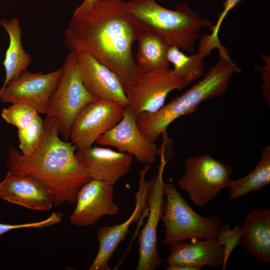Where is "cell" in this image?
<instances>
[{"instance_id":"cell-1","label":"cell","mask_w":270,"mask_h":270,"mask_svg":"<svg viewBox=\"0 0 270 270\" xmlns=\"http://www.w3.org/2000/svg\"><path fill=\"white\" fill-rule=\"evenodd\" d=\"M124 0H96L90 6L74 10L64 32L70 50L86 52L111 70L126 93L144 73L132 52L140 32L124 10Z\"/></svg>"},{"instance_id":"cell-2","label":"cell","mask_w":270,"mask_h":270,"mask_svg":"<svg viewBox=\"0 0 270 270\" xmlns=\"http://www.w3.org/2000/svg\"><path fill=\"white\" fill-rule=\"evenodd\" d=\"M56 120L47 116L42 135L35 146L24 154L10 147L6 166L10 170L28 175L46 186L54 206L75 204L78 193L92 180L76 156V148L58 136Z\"/></svg>"},{"instance_id":"cell-3","label":"cell","mask_w":270,"mask_h":270,"mask_svg":"<svg viewBox=\"0 0 270 270\" xmlns=\"http://www.w3.org/2000/svg\"><path fill=\"white\" fill-rule=\"evenodd\" d=\"M217 48L218 60L199 82L158 111L136 116L138 128L148 140L155 143L174 120L194 112L203 102L226 92L232 76L240 72V69L232 61L224 46L220 44Z\"/></svg>"},{"instance_id":"cell-4","label":"cell","mask_w":270,"mask_h":270,"mask_svg":"<svg viewBox=\"0 0 270 270\" xmlns=\"http://www.w3.org/2000/svg\"><path fill=\"white\" fill-rule=\"evenodd\" d=\"M124 10L140 33L150 32L166 39L170 45L192 53L195 43L200 38V30L214 24L199 16L186 3L167 9L155 0L124 1Z\"/></svg>"},{"instance_id":"cell-5","label":"cell","mask_w":270,"mask_h":270,"mask_svg":"<svg viewBox=\"0 0 270 270\" xmlns=\"http://www.w3.org/2000/svg\"><path fill=\"white\" fill-rule=\"evenodd\" d=\"M166 196L162 220L166 234L162 243L170 246L187 240H212L218 238L224 226L216 216L204 217L196 213L186 202L171 182H163Z\"/></svg>"},{"instance_id":"cell-6","label":"cell","mask_w":270,"mask_h":270,"mask_svg":"<svg viewBox=\"0 0 270 270\" xmlns=\"http://www.w3.org/2000/svg\"><path fill=\"white\" fill-rule=\"evenodd\" d=\"M58 84L48 102L47 116L55 118L58 132L68 141L72 122L86 104L98 99L85 88L80 74L77 52L70 50L64 62Z\"/></svg>"},{"instance_id":"cell-7","label":"cell","mask_w":270,"mask_h":270,"mask_svg":"<svg viewBox=\"0 0 270 270\" xmlns=\"http://www.w3.org/2000/svg\"><path fill=\"white\" fill-rule=\"evenodd\" d=\"M232 170L231 166L208 154L188 157L184 160V173L178 185L194 204L203 207L226 188Z\"/></svg>"},{"instance_id":"cell-8","label":"cell","mask_w":270,"mask_h":270,"mask_svg":"<svg viewBox=\"0 0 270 270\" xmlns=\"http://www.w3.org/2000/svg\"><path fill=\"white\" fill-rule=\"evenodd\" d=\"M122 104L96 99L84 106L75 117L70 129V142L76 150L88 148L122 118Z\"/></svg>"},{"instance_id":"cell-9","label":"cell","mask_w":270,"mask_h":270,"mask_svg":"<svg viewBox=\"0 0 270 270\" xmlns=\"http://www.w3.org/2000/svg\"><path fill=\"white\" fill-rule=\"evenodd\" d=\"M158 174L148 181L147 220L138 235V260L136 270H154L161 264L157 243L158 224L164 204L162 176L168 160L160 158Z\"/></svg>"},{"instance_id":"cell-10","label":"cell","mask_w":270,"mask_h":270,"mask_svg":"<svg viewBox=\"0 0 270 270\" xmlns=\"http://www.w3.org/2000/svg\"><path fill=\"white\" fill-rule=\"evenodd\" d=\"M62 72V68L48 74L32 73L26 70L18 78L7 84L0 93V100L12 104L26 105L38 114L46 115L50 96Z\"/></svg>"},{"instance_id":"cell-11","label":"cell","mask_w":270,"mask_h":270,"mask_svg":"<svg viewBox=\"0 0 270 270\" xmlns=\"http://www.w3.org/2000/svg\"><path fill=\"white\" fill-rule=\"evenodd\" d=\"M188 85L170 68L144 73L126 93L128 105L136 116L154 113L162 107L170 92L182 90Z\"/></svg>"},{"instance_id":"cell-12","label":"cell","mask_w":270,"mask_h":270,"mask_svg":"<svg viewBox=\"0 0 270 270\" xmlns=\"http://www.w3.org/2000/svg\"><path fill=\"white\" fill-rule=\"evenodd\" d=\"M102 146H110L131 154L138 162L150 165L156 160L160 149L146 138L140 130L136 116L129 105L125 107L121 120L96 141Z\"/></svg>"},{"instance_id":"cell-13","label":"cell","mask_w":270,"mask_h":270,"mask_svg":"<svg viewBox=\"0 0 270 270\" xmlns=\"http://www.w3.org/2000/svg\"><path fill=\"white\" fill-rule=\"evenodd\" d=\"M150 168L146 164L140 172L139 188L134 194L136 206L130 217L124 222L112 226H103L96 232L99 248L97 254L89 270H110L108 262L120 243L126 237L130 225L138 220L148 211L147 196L148 182L146 176Z\"/></svg>"},{"instance_id":"cell-14","label":"cell","mask_w":270,"mask_h":270,"mask_svg":"<svg viewBox=\"0 0 270 270\" xmlns=\"http://www.w3.org/2000/svg\"><path fill=\"white\" fill-rule=\"evenodd\" d=\"M113 186L90 180L79 190L75 209L71 214L70 223L84 227L97 222L104 216L118 214L120 207L114 201Z\"/></svg>"},{"instance_id":"cell-15","label":"cell","mask_w":270,"mask_h":270,"mask_svg":"<svg viewBox=\"0 0 270 270\" xmlns=\"http://www.w3.org/2000/svg\"><path fill=\"white\" fill-rule=\"evenodd\" d=\"M76 156L92 180L114 186L131 170L134 157L104 147L76 150Z\"/></svg>"},{"instance_id":"cell-16","label":"cell","mask_w":270,"mask_h":270,"mask_svg":"<svg viewBox=\"0 0 270 270\" xmlns=\"http://www.w3.org/2000/svg\"><path fill=\"white\" fill-rule=\"evenodd\" d=\"M76 52L80 76L87 90L97 98L128 106L126 92L118 77L90 54Z\"/></svg>"},{"instance_id":"cell-17","label":"cell","mask_w":270,"mask_h":270,"mask_svg":"<svg viewBox=\"0 0 270 270\" xmlns=\"http://www.w3.org/2000/svg\"><path fill=\"white\" fill-rule=\"evenodd\" d=\"M0 198L32 210H48L54 206L51 191L34 178L8 170L0 182Z\"/></svg>"},{"instance_id":"cell-18","label":"cell","mask_w":270,"mask_h":270,"mask_svg":"<svg viewBox=\"0 0 270 270\" xmlns=\"http://www.w3.org/2000/svg\"><path fill=\"white\" fill-rule=\"evenodd\" d=\"M170 247L166 260L168 265L188 266L192 270H199L206 266L223 269L224 250L218 238L180 241Z\"/></svg>"},{"instance_id":"cell-19","label":"cell","mask_w":270,"mask_h":270,"mask_svg":"<svg viewBox=\"0 0 270 270\" xmlns=\"http://www.w3.org/2000/svg\"><path fill=\"white\" fill-rule=\"evenodd\" d=\"M240 245L256 260L270 262V210L258 208L245 217L241 226Z\"/></svg>"},{"instance_id":"cell-20","label":"cell","mask_w":270,"mask_h":270,"mask_svg":"<svg viewBox=\"0 0 270 270\" xmlns=\"http://www.w3.org/2000/svg\"><path fill=\"white\" fill-rule=\"evenodd\" d=\"M0 26L6 32L9 36V45L2 62L6 71V78L0 89V93L7 84L18 78L26 70L32 61L31 56L26 52L22 43V30L19 19H2Z\"/></svg>"},{"instance_id":"cell-21","label":"cell","mask_w":270,"mask_h":270,"mask_svg":"<svg viewBox=\"0 0 270 270\" xmlns=\"http://www.w3.org/2000/svg\"><path fill=\"white\" fill-rule=\"evenodd\" d=\"M136 54V65L141 72L147 73L169 68L168 52L170 44L162 37L150 32H140Z\"/></svg>"},{"instance_id":"cell-22","label":"cell","mask_w":270,"mask_h":270,"mask_svg":"<svg viewBox=\"0 0 270 270\" xmlns=\"http://www.w3.org/2000/svg\"><path fill=\"white\" fill-rule=\"evenodd\" d=\"M212 49L200 40L197 52L186 56L177 46L171 45L168 52V60L174 66L175 74L188 85L200 78L204 68V59Z\"/></svg>"},{"instance_id":"cell-23","label":"cell","mask_w":270,"mask_h":270,"mask_svg":"<svg viewBox=\"0 0 270 270\" xmlns=\"http://www.w3.org/2000/svg\"><path fill=\"white\" fill-rule=\"evenodd\" d=\"M270 183V146H264L260 160L254 168L246 176L230 180L226 188L230 190L229 198L236 200L250 192H256Z\"/></svg>"},{"instance_id":"cell-24","label":"cell","mask_w":270,"mask_h":270,"mask_svg":"<svg viewBox=\"0 0 270 270\" xmlns=\"http://www.w3.org/2000/svg\"><path fill=\"white\" fill-rule=\"evenodd\" d=\"M38 114L34 108L28 106L15 104L4 108L1 116L6 122L20 130L29 125Z\"/></svg>"},{"instance_id":"cell-25","label":"cell","mask_w":270,"mask_h":270,"mask_svg":"<svg viewBox=\"0 0 270 270\" xmlns=\"http://www.w3.org/2000/svg\"><path fill=\"white\" fill-rule=\"evenodd\" d=\"M44 130V120L38 114L34 120L24 128L18 130L19 148L22 154H28L40 139Z\"/></svg>"},{"instance_id":"cell-26","label":"cell","mask_w":270,"mask_h":270,"mask_svg":"<svg viewBox=\"0 0 270 270\" xmlns=\"http://www.w3.org/2000/svg\"><path fill=\"white\" fill-rule=\"evenodd\" d=\"M242 234L241 226L238 225L230 230L228 224H224L218 236L224 250V270L230 256L234 248L240 245L239 240Z\"/></svg>"},{"instance_id":"cell-27","label":"cell","mask_w":270,"mask_h":270,"mask_svg":"<svg viewBox=\"0 0 270 270\" xmlns=\"http://www.w3.org/2000/svg\"><path fill=\"white\" fill-rule=\"evenodd\" d=\"M63 215L60 212H53L45 220L22 224H8L0 223V236L13 230L25 228H42L58 224L62 220Z\"/></svg>"},{"instance_id":"cell-28","label":"cell","mask_w":270,"mask_h":270,"mask_svg":"<svg viewBox=\"0 0 270 270\" xmlns=\"http://www.w3.org/2000/svg\"><path fill=\"white\" fill-rule=\"evenodd\" d=\"M242 0H226L222 5L223 10L220 14L216 23L211 30L212 32L209 36L212 42H218L220 40L218 34L221 25L224 19L228 12L237 6Z\"/></svg>"},{"instance_id":"cell-29","label":"cell","mask_w":270,"mask_h":270,"mask_svg":"<svg viewBox=\"0 0 270 270\" xmlns=\"http://www.w3.org/2000/svg\"><path fill=\"white\" fill-rule=\"evenodd\" d=\"M96 0H83L82 4L75 10L80 11L84 10L90 6Z\"/></svg>"}]
</instances>
